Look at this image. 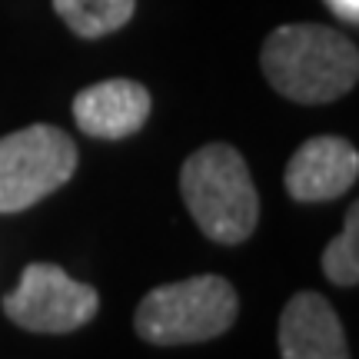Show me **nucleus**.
I'll return each instance as SVG.
<instances>
[{"instance_id":"1","label":"nucleus","mask_w":359,"mask_h":359,"mask_svg":"<svg viewBox=\"0 0 359 359\" xmlns=\"http://www.w3.org/2000/svg\"><path fill=\"white\" fill-rule=\"evenodd\" d=\"M259 67L286 100L333 103L356 87L359 50L326 24H286L263 40Z\"/></svg>"},{"instance_id":"2","label":"nucleus","mask_w":359,"mask_h":359,"mask_svg":"<svg viewBox=\"0 0 359 359\" xmlns=\"http://www.w3.org/2000/svg\"><path fill=\"white\" fill-rule=\"evenodd\" d=\"M180 196L213 243L250 240L259 219V196L246 160L230 143H206L180 167Z\"/></svg>"},{"instance_id":"3","label":"nucleus","mask_w":359,"mask_h":359,"mask_svg":"<svg viewBox=\"0 0 359 359\" xmlns=\"http://www.w3.org/2000/svg\"><path fill=\"white\" fill-rule=\"evenodd\" d=\"M236 313L240 296L233 283L206 273L150 290L137 306L133 330L150 346H190L223 336Z\"/></svg>"},{"instance_id":"4","label":"nucleus","mask_w":359,"mask_h":359,"mask_svg":"<svg viewBox=\"0 0 359 359\" xmlns=\"http://www.w3.org/2000/svg\"><path fill=\"white\" fill-rule=\"evenodd\" d=\"M77 170V143L50 123L0 137V213H20L60 190Z\"/></svg>"},{"instance_id":"5","label":"nucleus","mask_w":359,"mask_h":359,"mask_svg":"<svg viewBox=\"0 0 359 359\" xmlns=\"http://www.w3.org/2000/svg\"><path fill=\"white\" fill-rule=\"evenodd\" d=\"M100 309V293L90 283L70 280L53 263H30L20 283L4 296L7 320L27 333H74L87 326Z\"/></svg>"},{"instance_id":"6","label":"nucleus","mask_w":359,"mask_h":359,"mask_svg":"<svg viewBox=\"0 0 359 359\" xmlns=\"http://www.w3.org/2000/svg\"><path fill=\"white\" fill-rule=\"evenodd\" d=\"M359 154L343 137H313L286 163L283 187L296 203H326L356 183Z\"/></svg>"},{"instance_id":"7","label":"nucleus","mask_w":359,"mask_h":359,"mask_svg":"<svg viewBox=\"0 0 359 359\" xmlns=\"http://www.w3.org/2000/svg\"><path fill=\"white\" fill-rule=\"evenodd\" d=\"M150 107L154 100L143 83L116 77L80 90L74 97V120L97 140H123L147 123Z\"/></svg>"},{"instance_id":"8","label":"nucleus","mask_w":359,"mask_h":359,"mask_svg":"<svg viewBox=\"0 0 359 359\" xmlns=\"http://www.w3.org/2000/svg\"><path fill=\"white\" fill-rule=\"evenodd\" d=\"M283 359H349L346 333L333 303L320 293H296L280 316Z\"/></svg>"},{"instance_id":"9","label":"nucleus","mask_w":359,"mask_h":359,"mask_svg":"<svg viewBox=\"0 0 359 359\" xmlns=\"http://www.w3.org/2000/svg\"><path fill=\"white\" fill-rule=\"evenodd\" d=\"M53 11L77 37L93 40L127 24L137 11V0H53Z\"/></svg>"},{"instance_id":"10","label":"nucleus","mask_w":359,"mask_h":359,"mask_svg":"<svg viewBox=\"0 0 359 359\" xmlns=\"http://www.w3.org/2000/svg\"><path fill=\"white\" fill-rule=\"evenodd\" d=\"M323 273L336 286H356L359 280V203L349 206L343 233L323 253Z\"/></svg>"},{"instance_id":"11","label":"nucleus","mask_w":359,"mask_h":359,"mask_svg":"<svg viewBox=\"0 0 359 359\" xmlns=\"http://www.w3.org/2000/svg\"><path fill=\"white\" fill-rule=\"evenodd\" d=\"M326 7L346 24H359V0H326Z\"/></svg>"}]
</instances>
